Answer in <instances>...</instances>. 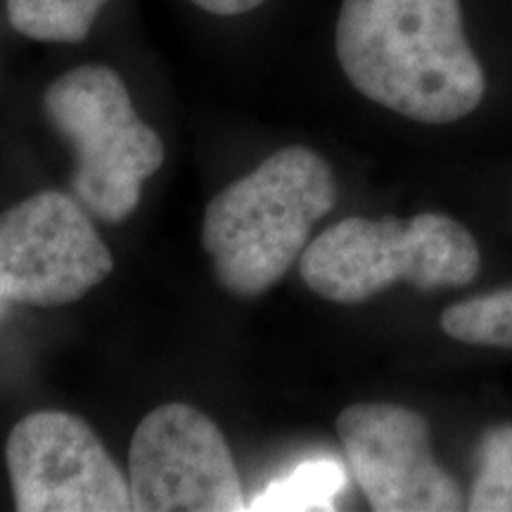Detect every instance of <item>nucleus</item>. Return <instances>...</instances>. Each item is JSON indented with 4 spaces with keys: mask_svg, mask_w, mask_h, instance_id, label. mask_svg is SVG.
Instances as JSON below:
<instances>
[{
    "mask_svg": "<svg viewBox=\"0 0 512 512\" xmlns=\"http://www.w3.org/2000/svg\"><path fill=\"white\" fill-rule=\"evenodd\" d=\"M195 3L197 8H202L209 15H219V17H238V15H247L264 5L266 0H190Z\"/></svg>",
    "mask_w": 512,
    "mask_h": 512,
    "instance_id": "nucleus-13",
    "label": "nucleus"
},
{
    "mask_svg": "<svg viewBox=\"0 0 512 512\" xmlns=\"http://www.w3.org/2000/svg\"><path fill=\"white\" fill-rule=\"evenodd\" d=\"M342 489V467L332 460H311L268 484L249 510H335Z\"/></svg>",
    "mask_w": 512,
    "mask_h": 512,
    "instance_id": "nucleus-10",
    "label": "nucleus"
},
{
    "mask_svg": "<svg viewBox=\"0 0 512 512\" xmlns=\"http://www.w3.org/2000/svg\"><path fill=\"white\" fill-rule=\"evenodd\" d=\"M467 510L512 512V425L486 432Z\"/></svg>",
    "mask_w": 512,
    "mask_h": 512,
    "instance_id": "nucleus-12",
    "label": "nucleus"
},
{
    "mask_svg": "<svg viewBox=\"0 0 512 512\" xmlns=\"http://www.w3.org/2000/svg\"><path fill=\"white\" fill-rule=\"evenodd\" d=\"M128 489L136 512L249 510L228 441L188 403L147 413L131 439Z\"/></svg>",
    "mask_w": 512,
    "mask_h": 512,
    "instance_id": "nucleus-6",
    "label": "nucleus"
},
{
    "mask_svg": "<svg viewBox=\"0 0 512 512\" xmlns=\"http://www.w3.org/2000/svg\"><path fill=\"white\" fill-rule=\"evenodd\" d=\"M43 110L74 150L76 200L102 221H126L164 164V143L136 114L124 79L105 64H83L50 83Z\"/></svg>",
    "mask_w": 512,
    "mask_h": 512,
    "instance_id": "nucleus-4",
    "label": "nucleus"
},
{
    "mask_svg": "<svg viewBox=\"0 0 512 512\" xmlns=\"http://www.w3.org/2000/svg\"><path fill=\"white\" fill-rule=\"evenodd\" d=\"M482 254L463 223L446 214L370 221L351 216L325 228L299 256V275L318 297L361 304L396 283L420 292L465 287Z\"/></svg>",
    "mask_w": 512,
    "mask_h": 512,
    "instance_id": "nucleus-3",
    "label": "nucleus"
},
{
    "mask_svg": "<svg viewBox=\"0 0 512 512\" xmlns=\"http://www.w3.org/2000/svg\"><path fill=\"white\" fill-rule=\"evenodd\" d=\"M337 204V181L318 152L290 145L228 185L204 211L202 245L216 280L259 297L285 278L311 230Z\"/></svg>",
    "mask_w": 512,
    "mask_h": 512,
    "instance_id": "nucleus-2",
    "label": "nucleus"
},
{
    "mask_svg": "<svg viewBox=\"0 0 512 512\" xmlns=\"http://www.w3.org/2000/svg\"><path fill=\"white\" fill-rule=\"evenodd\" d=\"M335 50L358 93L420 124H453L484 100L460 0H342Z\"/></svg>",
    "mask_w": 512,
    "mask_h": 512,
    "instance_id": "nucleus-1",
    "label": "nucleus"
},
{
    "mask_svg": "<svg viewBox=\"0 0 512 512\" xmlns=\"http://www.w3.org/2000/svg\"><path fill=\"white\" fill-rule=\"evenodd\" d=\"M107 0H8L17 34L38 43H81Z\"/></svg>",
    "mask_w": 512,
    "mask_h": 512,
    "instance_id": "nucleus-9",
    "label": "nucleus"
},
{
    "mask_svg": "<svg viewBox=\"0 0 512 512\" xmlns=\"http://www.w3.org/2000/svg\"><path fill=\"white\" fill-rule=\"evenodd\" d=\"M439 323L463 344L512 349V287L448 306Z\"/></svg>",
    "mask_w": 512,
    "mask_h": 512,
    "instance_id": "nucleus-11",
    "label": "nucleus"
},
{
    "mask_svg": "<svg viewBox=\"0 0 512 512\" xmlns=\"http://www.w3.org/2000/svg\"><path fill=\"white\" fill-rule=\"evenodd\" d=\"M337 434L375 512H456L467 508L456 479L432 456L427 420L399 403H354Z\"/></svg>",
    "mask_w": 512,
    "mask_h": 512,
    "instance_id": "nucleus-8",
    "label": "nucleus"
},
{
    "mask_svg": "<svg viewBox=\"0 0 512 512\" xmlns=\"http://www.w3.org/2000/svg\"><path fill=\"white\" fill-rule=\"evenodd\" d=\"M112 268L110 249L74 197L46 190L0 214V302L72 304Z\"/></svg>",
    "mask_w": 512,
    "mask_h": 512,
    "instance_id": "nucleus-5",
    "label": "nucleus"
},
{
    "mask_svg": "<svg viewBox=\"0 0 512 512\" xmlns=\"http://www.w3.org/2000/svg\"><path fill=\"white\" fill-rule=\"evenodd\" d=\"M5 460L19 512H128L131 489L88 422L38 411L12 427Z\"/></svg>",
    "mask_w": 512,
    "mask_h": 512,
    "instance_id": "nucleus-7",
    "label": "nucleus"
}]
</instances>
